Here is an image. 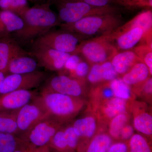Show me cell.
<instances>
[{"mask_svg":"<svg viewBox=\"0 0 152 152\" xmlns=\"http://www.w3.org/2000/svg\"><path fill=\"white\" fill-rule=\"evenodd\" d=\"M20 16L23 21V26L13 35L18 42L22 43L33 42L61 24L58 15L51 9L49 1L29 7Z\"/></svg>","mask_w":152,"mask_h":152,"instance_id":"cell-1","label":"cell"},{"mask_svg":"<svg viewBox=\"0 0 152 152\" xmlns=\"http://www.w3.org/2000/svg\"><path fill=\"white\" fill-rule=\"evenodd\" d=\"M49 117L63 124L72 121L86 105L84 98L42 89L34 99Z\"/></svg>","mask_w":152,"mask_h":152,"instance_id":"cell-2","label":"cell"},{"mask_svg":"<svg viewBox=\"0 0 152 152\" xmlns=\"http://www.w3.org/2000/svg\"><path fill=\"white\" fill-rule=\"evenodd\" d=\"M121 25V17L117 13L91 16L73 23H61L59 26L61 30L87 39L91 37L103 35Z\"/></svg>","mask_w":152,"mask_h":152,"instance_id":"cell-3","label":"cell"},{"mask_svg":"<svg viewBox=\"0 0 152 152\" xmlns=\"http://www.w3.org/2000/svg\"><path fill=\"white\" fill-rule=\"evenodd\" d=\"M58 17L61 24H70L91 16L117 13L118 9L113 6L95 7L86 3L72 1H57Z\"/></svg>","mask_w":152,"mask_h":152,"instance_id":"cell-4","label":"cell"},{"mask_svg":"<svg viewBox=\"0 0 152 152\" xmlns=\"http://www.w3.org/2000/svg\"><path fill=\"white\" fill-rule=\"evenodd\" d=\"M85 39H86L64 30H51L35 40L33 42V47H46L73 54L75 53L80 45Z\"/></svg>","mask_w":152,"mask_h":152,"instance_id":"cell-5","label":"cell"},{"mask_svg":"<svg viewBox=\"0 0 152 152\" xmlns=\"http://www.w3.org/2000/svg\"><path fill=\"white\" fill-rule=\"evenodd\" d=\"M118 53L104 35L84 40L75 53L80 55L91 66L110 61Z\"/></svg>","mask_w":152,"mask_h":152,"instance_id":"cell-6","label":"cell"},{"mask_svg":"<svg viewBox=\"0 0 152 152\" xmlns=\"http://www.w3.org/2000/svg\"><path fill=\"white\" fill-rule=\"evenodd\" d=\"M151 34L152 32L147 34L140 27L122 29L119 26L103 35L118 53L132 50L142 44L145 37Z\"/></svg>","mask_w":152,"mask_h":152,"instance_id":"cell-7","label":"cell"},{"mask_svg":"<svg viewBox=\"0 0 152 152\" xmlns=\"http://www.w3.org/2000/svg\"><path fill=\"white\" fill-rule=\"evenodd\" d=\"M45 72L36 71L29 73L7 74L0 88V94L17 90H31L39 86L46 79Z\"/></svg>","mask_w":152,"mask_h":152,"instance_id":"cell-8","label":"cell"},{"mask_svg":"<svg viewBox=\"0 0 152 152\" xmlns=\"http://www.w3.org/2000/svg\"><path fill=\"white\" fill-rule=\"evenodd\" d=\"M64 125L50 117H48L19 136L23 140L36 147L46 146H48L57 131Z\"/></svg>","mask_w":152,"mask_h":152,"instance_id":"cell-9","label":"cell"},{"mask_svg":"<svg viewBox=\"0 0 152 152\" xmlns=\"http://www.w3.org/2000/svg\"><path fill=\"white\" fill-rule=\"evenodd\" d=\"M86 81L59 74L51 77L42 89L77 98H83L86 94Z\"/></svg>","mask_w":152,"mask_h":152,"instance_id":"cell-10","label":"cell"},{"mask_svg":"<svg viewBox=\"0 0 152 152\" xmlns=\"http://www.w3.org/2000/svg\"><path fill=\"white\" fill-rule=\"evenodd\" d=\"M30 54L37 60L39 66L52 72L63 70L71 55L43 47H33Z\"/></svg>","mask_w":152,"mask_h":152,"instance_id":"cell-11","label":"cell"},{"mask_svg":"<svg viewBox=\"0 0 152 152\" xmlns=\"http://www.w3.org/2000/svg\"><path fill=\"white\" fill-rule=\"evenodd\" d=\"M48 117L43 108L35 99L23 106L17 113L18 136L25 134L37 123Z\"/></svg>","mask_w":152,"mask_h":152,"instance_id":"cell-12","label":"cell"},{"mask_svg":"<svg viewBox=\"0 0 152 152\" xmlns=\"http://www.w3.org/2000/svg\"><path fill=\"white\" fill-rule=\"evenodd\" d=\"M131 102L114 97L93 107L87 108L94 114L102 124L107 126L110 121L117 115L129 112Z\"/></svg>","mask_w":152,"mask_h":152,"instance_id":"cell-13","label":"cell"},{"mask_svg":"<svg viewBox=\"0 0 152 152\" xmlns=\"http://www.w3.org/2000/svg\"><path fill=\"white\" fill-rule=\"evenodd\" d=\"M129 112L133 117L134 129L140 134L152 140V112L147 103L132 101L130 104Z\"/></svg>","mask_w":152,"mask_h":152,"instance_id":"cell-14","label":"cell"},{"mask_svg":"<svg viewBox=\"0 0 152 152\" xmlns=\"http://www.w3.org/2000/svg\"><path fill=\"white\" fill-rule=\"evenodd\" d=\"M87 112L85 115L72 124L80 142L90 140L98 133L107 132V126L102 124L92 112L88 109Z\"/></svg>","mask_w":152,"mask_h":152,"instance_id":"cell-15","label":"cell"},{"mask_svg":"<svg viewBox=\"0 0 152 152\" xmlns=\"http://www.w3.org/2000/svg\"><path fill=\"white\" fill-rule=\"evenodd\" d=\"M38 93L34 90H17L0 94V112L14 111L34 100Z\"/></svg>","mask_w":152,"mask_h":152,"instance_id":"cell-16","label":"cell"},{"mask_svg":"<svg viewBox=\"0 0 152 152\" xmlns=\"http://www.w3.org/2000/svg\"><path fill=\"white\" fill-rule=\"evenodd\" d=\"M28 55H30V53L25 51L11 37L0 39V72L7 74L11 60L18 56Z\"/></svg>","mask_w":152,"mask_h":152,"instance_id":"cell-17","label":"cell"},{"mask_svg":"<svg viewBox=\"0 0 152 152\" xmlns=\"http://www.w3.org/2000/svg\"><path fill=\"white\" fill-rule=\"evenodd\" d=\"M118 77L110 61L91 66L86 80L94 86L111 81Z\"/></svg>","mask_w":152,"mask_h":152,"instance_id":"cell-18","label":"cell"},{"mask_svg":"<svg viewBox=\"0 0 152 152\" xmlns=\"http://www.w3.org/2000/svg\"><path fill=\"white\" fill-rule=\"evenodd\" d=\"M151 76L146 66L140 61L121 77L123 81L131 87L135 94L140 87Z\"/></svg>","mask_w":152,"mask_h":152,"instance_id":"cell-19","label":"cell"},{"mask_svg":"<svg viewBox=\"0 0 152 152\" xmlns=\"http://www.w3.org/2000/svg\"><path fill=\"white\" fill-rule=\"evenodd\" d=\"M113 142L107 132H102L88 140L80 142L76 152H107Z\"/></svg>","mask_w":152,"mask_h":152,"instance_id":"cell-20","label":"cell"},{"mask_svg":"<svg viewBox=\"0 0 152 152\" xmlns=\"http://www.w3.org/2000/svg\"><path fill=\"white\" fill-rule=\"evenodd\" d=\"M23 26L20 16L10 11L0 10V39L10 37Z\"/></svg>","mask_w":152,"mask_h":152,"instance_id":"cell-21","label":"cell"},{"mask_svg":"<svg viewBox=\"0 0 152 152\" xmlns=\"http://www.w3.org/2000/svg\"><path fill=\"white\" fill-rule=\"evenodd\" d=\"M30 55H23L13 58L9 63L7 75L29 73L37 71L39 66L37 61Z\"/></svg>","mask_w":152,"mask_h":152,"instance_id":"cell-22","label":"cell"},{"mask_svg":"<svg viewBox=\"0 0 152 152\" xmlns=\"http://www.w3.org/2000/svg\"><path fill=\"white\" fill-rule=\"evenodd\" d=\"M139 61L135 53L131 50L117 53L110 62L118 76H122Z\"/></svg>","mask_w":152,"mask_h":152,"instance_id":"cell-23","label":"cell"},{"mask_svg":"<svg viewBox=\"0 0 152 152\" xmlns=\"http://www.w3.org/2000/svg\"><path fill=\"white\" fill-rule=\"evenodd\" d=\"M110 82L94 85L89 94V101L88 107L91 108L104 101L114 97Z\"/></svg>","mask_w":152,"mask_h":152,"instance_id":"cell-24","label":"cell"},{"mask_svg":"<svg viewBox=\"0 0 152 152\" xmlns=\"http://www.w3.org/2000/svg\"><path fill=\"white\" fill-rule=\"evenodd\" d=\"M120 27L123 29L140 27L142 28L147 34L152 32L151 10L142 11L126 23L120 26Z\"/></svg>","mask_w":152,"mask_h":152,"instance_id":"cell-25","label":"cell"},{"mask_svg":"<svg viewBox=\"0 0 152 152\" xmlns=\"http://www.w3.org/2000/svg\"><path fill=\"white\" fill-rule=\"evenodd\" d=\"M131 117L129 112H126L117 115L110 121L107 132L114 141H119L121 131L125 125L130 123Z\"/></svg>","mask_w":152,"mask_h":152,"instance_id":"cell-26","label":"cell"},{"mask_svg":"<svg viewBox=\"0 0 152 152\" xmlns=\"http://www.w3.org/2000/svg\"><path fill=\"white\" fill-rule=\"evenodd\" d=\"M17 111L0 112V133L18 136L16 119Z\"/></svg>","mask_w":152,"mask_h":152,"instance_id":"cell-27","label":"cell"},{"mask_svg":"<svg viewBox=\"0 0 152 152\" xmlns=\"http://www.w3.org/2000/svg\"><path fill=\"white\" fill-rule=\"evenodd\" d=\"M114 97L123 99L128 102L135 100L136 95L131 87L118 77L110 82Z\"/></svg>","mask_w":152,"mask_h":152,"instance_id":"cell-28","label":"cell"},{"mask_svg":"<svg viewBox=\"0 0 152 152\" xmlns=\"http://www.w3.org/2000/svg\"><path fill=\"white\" fill-rule=\"evenodd\" d=\"M127 143L128 152H152L151 140L140 133L134 134Z\"/></svg>","mask_w":152,"mask_h":152,"instance_id":"cell-29","label":"cell"},{"mask_svg":"<svg viewBox=\"0 0 152 152\" xmlns=\"http://www.w3.org/2000/svg\"><path fill=\"white\" fill-rule=\"evenodd\" d=\"M22 141L17 135L0 133V152H15Z\"/></svg>","mask_w":152,"mask_h":152,"instance_id":"cell-30","label":"cell"},{"mask_svg":"<svg viewBox=\"0 0 152 152\" xmlns=\"http://www.w3.org/2000/svg\"><path fill=\"white\" fill-rule=\"evenodd\" d=\"M64 125L57 131L48 145L51 151L70 152L65 136Z\"/></svg>","mask_w":152,"mask_h":152,"instance_id":"cell-31","label":"cell"},{"mask_svg":"<svg viewBox=\"0 0 152 152\" xmlns=\"http://www.w3.org/2000/svg\"><path fill=\"white\" fill-rule=\"evenodd\" d=\"M139 60L148 69L150 75H152V46L146 44H141L133 49Z\"/></svg>","mask_w":152,"mask_h":152,"instance_id":"cell-32","label":"cell"},{"mask_svg":"<svg viewBox=\"0 0 152 152\" xmlns=\"http://www.w3.org/2000/svg\"><path fill=\"white\" fill-rule=\"evenodd\" d=\"M28 0H0V8L20 15L28 8Z\"/></svg>","mask_w":152,"mask_h":152,"instance_id":"cell-33","label":"cell"},{"mask_svg":"<svg viewBox=\"0 0 152 152\" xmlns=\"http://www.w3.org/2000/svg\"><path fill=\"white\" fill-rule=\"evenodd\" d=\"M65 136L70 152H76V150L80 142L78 136L75 132L72 124L64 125Z\"/></svg>","mask_w":152,"mask_h":152,"instance_id":"cell-34","label":"cell"},{"mask_svg":"<svg viewBox=\"0 0 152 152\" xmlns=\"http://www.w3.org/2000/svg\"><path fill=\"white\" fill-rule=\"evenodd\" d=\"M91 66L86 61L82 60L78 64L75 70L69 74V76L79 80L86 81L87 77Z\"/></svg>","mask_w":152,"mask_h":152,"instance_id":"cell-35","label":"cell"},{"mask_svg":"<svg viewBox=\"0 0 152 152\" xmlns=\"http://www.w3.org/2000/svg\"><path fill=\"white\" fill-rule=\"evenodd\" d=\"M135 95L141 97L148 103L151 102L152 78L150 77L136 92Z\"/></svg>","mask_w":152,"mask_h":152,"instance_id":"cell-36","label":"cell"},{"mask_svg":"<svg viewBox=\"0 0 152 152\" xmlns=\"http://www.w3.org/2000/svg\"><path fill=\"white\" fill-rule=\"evenodd\" d=\"M48 146L38 147L33 145L22 139L21 142L15 152H50Z\"/></svg>","mask_w":152,"mask_h":152,"instance_id":"cell-37","label":"cell"},{"mask_svg":"<svg viewBox=\"0 0 152 152\" xmlns=\"http://www.w3.org/2000/svg\"><path fill=\"white\" fill-rule=\"evenodd\" d=\"M82 60L81 57L77 54H71L67 60L63 70L67 71L69 74L72 72L80 62Z\"/></svg>","mask_w":152,"mask_h":152,"instance_id":"cell-38","label":"cell"},{"mask_svg":"<svg viewBox=\"0 0 152 152\" xmlns=\"http://www.w3.org/2000/svg\"><path fill=\"white\" fill-rule=\"evenodd\" d=\"M134 129L130 123L124 126L120 133L119 141L127 142L134 134Z\"/></svg>","mask_w":152,"mask_h":152,"instance_id":"cell-39","label":"cell"},{"mask_svg":"<svg viewBox=\"0 0 152 152\" xmlns=\"http://www.w3.org/2000/svg\"><path fill=\"white\" fill-rule=\"evenodd\" d=\"M57 1H72L86 3L91 5L97 7H105L112 6L114 0H57Z\"/></svg>","mask_w":152,"mask_h":152,"instance_id":"cell-40","label":"cell"},{"mask_svg":"<svg viewBox=\"0 0 152 152\" xmlns=\"http://www.w3.org/2000/svg\"><path fill=\"white\" fill-rule=\"evenodd\" d=\"M107 152H128L127 143L122 141H114Z\"/></svg>","mask_w":152,"mask_h":152,"instance_id":"cell-41","label":"cell"},{"mask_svg":"<svg viewBox=\"0 0 152 152\" xmlns=\"http://www.w3.org/2000/svg\"><path fill=\"white\" fill-rule=\"evenodd\" d=\"M152 0H133L128 3L126 7L128 8H151Z\"/></svg>","mask_w":152,"mask_h":152,"instance_id":"cell-42","label":"cell"},{"mask_svg":"<svg viewBox=\"0 0 152 152\" xmlns=\"http://www.w3.org/2000/svg\"><path fill=\"white\" fill-rule=\"evenodd\" d=\"M133 0H114V2L118 4L126 7V5Z\"/></svg>","mask_w":152,"mask_h":152,"instance_id":"cell-43","label":"cell"},{"mask_svg":"<svg viewBox=\"0 0 152 152\" xmlns=\"http://www.w3.org/2000/svg\"><path fill=\"white\" fill-rule=\"evenodd\" d=\"M6 75L7 74L5 73L0 72V88H1V86L2 84L3 80H4L5 77Z\"/></svg>","mask_w":152,"mask_h":152,"instance_id":"cell-44","label":"cell"},{"mask_svg":"<svg viewBox=\"0 0 152 152\" xmlns=\"http://www.w3.org/2000/svg\"><path fill=\"white\" fill-rule=\"evenodd\" d=\"M35 1V0H31V1Z\"/></svg>","mask_w":152,"mask_h":152,"instance_id":"cell-45","label":"cell"},{"mask_svg":"<svg viewBox=\"0 0 152 152\" xmlns=\"http://www.w3.org/2000/svg\"><path fill=\"white\" fill-rule=\"evenodd\" d=\"M50 152H57L51 151Z\"/></svg>","mask_w":152,"mask_h":152,"instance_id":"cell-46","label":"cell"},{"mask_svg":"<svg viewBox=\"0 0 152 152\" xmlns=\"http://www.w3.org/2000/svg\"><path fill=\"white\" fill-rule=\"evenodd\" d=\"M28 1H31V0H28Z\"/></svg>","mask_w":152,"mask_h":152,"instance_id":"cell-47","label":"cell"}]
</instances>
